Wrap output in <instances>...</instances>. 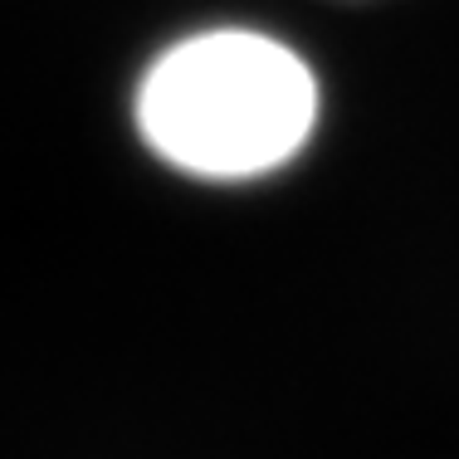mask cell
I'll list each match as a JSON object with an SVG mask.
<instances>
[{
  "label": "cell",
  "mask_w": 459,
  "mask_h": 459,
  "mask_svg": "<svg viewBox=\"0 0 459 459\" xmlns=\"http://www.w3.org/2000/svg\"><path fill=\"white\" fill-rule=\"evenodd\" d=\"M323 89L289 39L211 25L171 39L133 89L137 137L191 181L239 186L283 171L318 133Z\"/></svg>",
  "instance_id": "1"
}]
</instances>
